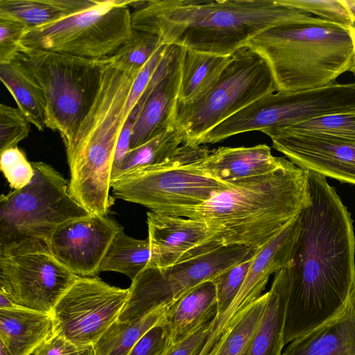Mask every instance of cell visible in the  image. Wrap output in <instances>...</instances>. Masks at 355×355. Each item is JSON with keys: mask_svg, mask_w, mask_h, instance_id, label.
I'll list each match as a JSON object with an SVG mask.
<instances>
[{"mask_svg": "<svg viewBox=\"0 0 355 355\" xmlns=\"http://www.w3.org/2000/svg\"><path fill=\"white\" fill-rule=\"evenodd\" d=\"M31 163V182L0 197V255L50 253L59 227L92 214L71 196L62 175L44 162Z\"/></svg>", "mask_w": 355, "mask_h": 355, "instance_id": "obj_6", "label": "cell"}, {"mask_svg": "<svg viewBox=\"0 0 355 355\" xmlns=\"http://www.w3.org/2000/svg\"><path fill=\"white\" fill-rule=\"evenodd\" d=\"M0 355H13L9 349L0 341Z\"/></svg>", "mask_w": 355, "mask_h": 355, "instance_id": "obj_45", "label": "cell"}, {"mask_svg": "<svg viewBox=\"0 0 355 355\" xmlns=\"http://www.w3.org/2000/svg\"><path fill=\"white\" fill-rule=\"evenodd\" d=\"M257 252L243 245H224L168 268L147 266L132 281L128 298L117 320L134 322L159 308L170 306L193 287L211 280Z\"/></svg>", "mask_w": 355, "mask_h": 355, "instance_id": "obj_11", "label": "cell"}, {"mask_svg": "<svg viewBox=\"0 0 355 355\" xmlns=\"http://www.w3.org/2000/svg\"><path fill=\"white\" fill-rule=\"evenodd\" d=\"M171 345L168 331L164 319L139 340L129 355H164Z\"/></svg>", "mask_w": 355, "mask_h": 355, "instance_id": "obj_38", "label": "cell"}, {"mask_svg": "<svg viewBox=\"0 0 355 355\" xmlns=\"http://www.w3.org/2000/svg\"><path fill=\"white\" fill-rule=\"evenodd\" d=\"M213 352H211V354L209 355H212Z\"/></svg>", "mask_w": 355, "mask_h": 355, "instance_id": "obj_46", "label": "cell"}, {"mask_svg": "<svg viewBox=\"0 0 355 355\" xmlns=\"http://www.w3.org/2000/svg\"><path fill=\"white\" fill-rule=\"evenodd\" d=\"M185 49L167 46L141 98L129 116L134 121L130 149L139 146L173 125Z\"/></svg>", "mask_w": 355, "mask_h": 355, "instance_id": "obj_17", "label": "cell"}, {"mask_svg": "<svg viewBox=\"0 0 355 355\" xmlns=\"http://www.w3.org/2000/svg\"><path fill=\"white\" fill-rule=\"evenodd\" d=\"M162 45L141 69L111 58L101 70L98 90L72 143L65 148L69 191L90 214L107 216L116 146L123 126L162 60Z\"/></svg>", "mask_w": 355, "mask_h": 355, "instance_id": "obj_2", "label": "cell"}, {"mask_svg": "<svg viewBox=\"0 0 355 355\" xmlns=\"http://www.w3.org/2000/svg\"><path fill=\"white\" fill-rule=\"evenodd\" d=\"M253 257L222 272L211 280L216 290L217 315L215 323L236 298L245 281Z\"/></svg>", "mask_w": 355, "mask_h": 355, "instance_id": "obj_33", "label": "cell"}, {"mask_svg": "<svg viewBox=\"0 0 355 355\" xmlns=\"http://www.w3.org/2000/svg\"><path fill=\"white\" fill-rule=\"evenodd\" d=\"M0 168L11 189L25 187L34 176V169L24 153L17 146L0 152Z\"/></svg>", "mask_w": 355, "mask_h": 355, "instance_id": "obj_35", "label": "cell"}, {"mask_svg": "<svg viewBox=\"0 0 355 355\" xmlns=\"http://www.w3.org/2000/svg\"><path fill=\"white\" fill-rule=\"evenodd\" d=\"M349 29H350L351 35H352V38L354 53H353L352 67L349 71L352 72L355 76V17H354V23L352 25V26L349 28Z\"/></svg>", "mask_w": 355, "mask_h": 355, "instance_id": "obj_43", "label": "cell"}, {"mask_svg": "<svg viewBox=\"0 0 355 355\" xmlns=\"http://www.w3.org/2000/svg\"><path fill=\"white\" fill-rule=\"evenodd\" d=\"M33 355H95L93 345L78 346L52 334Z\"/></svg>", "mask_w": 355, "mask_h": 355, "instance_id": "obj_40", "label": "cell"}, {"mask_svg": "<svg viewBox=\"0 0 355 355\" xmlns=\"http://www.w3.org/2000/svg\"><path fill=\"white\" fill-rule=\"evenodd\" d=\"M313 17L279 0H152L135 9L132 24L164 45L231 56L268 29Z\"/></svg>", "mask_w": 355, "mask_h": 355, "instance_id": "obj_3", "label": "cell"}, {"mask_svg": "<svg viewBox=\"0 0 355 355\" xmlns=\"http://www.w3.org/2000/svg\"><path fill=\"white\" fill-rule=\"evenodd\" d=\"M96 2V0H0V16L19 21L28 31L79 12Z\"/></svg>", "mask_w": 355, "mask_h": 355, "instance_id": "obj_26", "label": "cell"}, {"mask_svg": "<svg viewBox=\"0 0 355 355\" xmlns=\"http://www.w3.org/2000/svg\"><path fill=\"white\" fill-rule=\"evenodd\" d=\"M17 306L9 297L0 293V309H12Z\"/></svg>", "mask_w": 355, "mask_h": 355, "instance_id": "obj_42", "label": "cell"}, {"mask_svg": "<svg viewBox=\"0 0 355 355\" xmlns=\"http://www.w3.org/2000/svg\"><path fill=\"white\" fill-rule=\"evenodd\" d=\"M272 147L302 169L355 185V141L264 129Z\"/></svg>", "mask_w": 355, "mask_h": 355, "instance_id": "obj_16", "label": "cell"}, {"mask_svg": "<svg viewBox=\"0 0 355 355\" xmlns=\"http://www.w3.org/2000/svg\"><path fill=\"white\" fill-rule=\"evenodd\" d=\"M285 157H275L266 144L251 147H220L193 163L209 178L232 182L270 173L282 165Z\"/></svg>", "mask_w": 355, "mask_h": 355, "instance_id": "obj_19", "label": "cell"}, {"mask_svg": "<svg viewBox=\"0 0 355 355\" xmlns=\"http://www.w3.org/2000/svg\"><path fill=\"white\" fill-rule=\"evenodd\" d=\"M129 288L96 277H78L53 307V334L78 346L94 345L117 320Z\"/></svg>", "mask_w": 355, "mask_h": 355, "instance_id": "obj_12", "label": "cell"}, {"mask_svg": "<svg viewBox=\"0 0 355 355\" xmlns=\"http://www.w3.org/2000/svg\"><path fill=\"white\" fill-rule=\"evenodd\" d=\"M26 31L19 21L0 16V64L16 58L22 48L21 40Z\"/></svg>", "mask_w": 355, "mask_h": 355, "instance_id": "obj_37", "label": "cell"}, {"mask_svg": "<svg viewBox=\"0 0 355 355\" xmlns=\"http://www.w3.org/2000/svg\"><path fill=\"white\" fill-rule=\"evenodd\" d=\"M31 69L46 103V128L73 141L96 96L105 60H91L22 46L17 55Z\"/></svg>", "mask_w": 355, "mask_h": 355, "instance_id": "obj_9", "label": "cell"}, {"mask_svg": "<svg viewBox=\"0 0 355 355\" xmlns=\"http://www.w3.org/2000/svg\"><path fill=\"white\" fill-rule=\"evenodd\" d=\"M168 308H159L134 322L116 320L93 345L95 355H129L139 340L164 319Z\"/></svg>", "mask_w": 355, "mask_h": 355, "instance_id": "obj_28", "label": "cell"}, {"mask_svg": "<svg viewBox=\"0 0 355 355\" xmlns=\"http://www.w3.org/2000/svg\"><path fill=\"white\" fill-rule=\"evenodd\" d=\"M122 227L115 220L91 214L69 221L53 234L51 254L78 277H96L113 239Z\"/></svg>", "mask_w": 355, "mask_h": 355, "instance_id": "obj_15", "label": "cell"}, {"mask_svg": "<svg viewBox=\"0 0 355 355\" xmlns=\"http://www.w3.org/2000/svg\"><path fill=\"white\" fill-rule=\"evenodd\" d=\"M150 259L147 266L166 268L224 246L202 221L147 213Z\"/></svg>", "mask_w": 355, "mask_h": 355, "instance_id": "obj_18", "label": "cell"}, {"mask_svg": "<svg viewBox=\"0 0 355 355\" xmlns=\"http://www.w3.org/2000/svg\"><path fill=\"white\" fill-rule=\"evenodd\" d=\"M209 152L203 145L182 144L168 161L134 170L112 182V193L150 211L181 216L232 184L209 178L193 166Z\"/></svg>", "mask_w": 355, "mask_h": 355, "instance_id": "obj_7", "label": "cell"}, {"mask_svg": "<svg viewBox=\"0 0 355 355\" xmlns=\"http://www.w3.org/2000/svg\"><path fill=\"white\" fill-rule=\"evenodd\" d=\"M311 203L308 171L286 159L270 173L232 182L181 216L204 222L223 245L258 250Z\"/></svg>", "mask_w": 355, "mask_h": 355, "instance_id": "obj_4", "label": "cell"}, {"mask_svg": "<svg viewBox=\"0 0 355 355\" xmlns=\"http://www.w3.org/2000/svg\"><path fill=\"white\" fill-rule=\"evenodd\" d=\"M131 1H97L79 12L26 31L21 45L86 59L110 58L134 35Z\"/></svg>", "mask_w": 355, "mask_h": 355, "instance_id": "obj_10", "label": "cell"}, {"mask_svg": "<svg viewBox=\"0 0 355 355\" xmlns=\"http://www.w3.org/2000/svg\"><path fill=\"white\" fill-rule=\"evenodd\" d=\"M349 355H355V354H349Z\"/></svg>", "mask_w": 355, "mask_h": 355, "instance_id": "obj_47", "label": "cell"}, {"mask_svg": "<svg viewBox=\"0 0 355 355\" xmlns=\"http://www.w3.org/2000/svg\"><path fill=\"white\" fill-rule=\"evenodd\" d=\"M308 175L311 203L300 214L291 262L275 273L287 289L285 345L337 315L355 288L351 214L325 177Z\"/></svg>", "mask_w": 355, "mask_h": 355, "instance_id": "obj_1", "label": "cell"}, {"mask_svg": "<svg viewBox=\"0 0 355 355\" xmlns=\"http://www.w3.org/2000/svg\"><path fill=\"white\" fill-rule=\"evenodd\" d=\"M78 277L50 253L0 255V293L30 309L51 315Z\"/></svg>", "mask_w": 355, "mask_h": 355, "instance_id": "obj_13", "label": "cell"}, {"mask_svg": "<svg viewBox=\"0 0 355 355\" xmlns=\"http://www.w3.org/2000/svg\"><path fill=\"white\" fill-rule=\"evenodd\" d=\"M274 128L295 134L355 141V112L326 115L291 125Z\"/></svg>", "mask_w": 355, "mask_h": 355, "instance_id": "obj_31", "label": "cell"}, {"mask_svg": "<svg viewBox=\"0 0 355 355\" xmlns=\"http://www.w3.org/2000/svg\"><path fill=\"white\" fill-rule=\"evenodd\" d=\"M183 144L175 126L156 135L145 144L131 148L124 160L112 175L111 183L134 170L164 163L171 159Z\"/></svg>", "mask_w": 355, "mask_h": 355, "instance_id": "obj_29", "label": "cell"}, {"mask_svg": "<svg viewBox=\"0 0 355 355\" xmlns=\"http://www.w3.org/2000/svg\"><path fill=\"white\" fill-rule=\"evenodd\" d=\"M277 92L266 60L248 46L231 55L218 80L202 98L178 104L173 125L183 144L199 146L202 137L216 125L261 97Z\"/></svg>", "mask_w": 355, "mask_h": 355, "instance_id": "obj_8", "label": "cell"}, {"mask_svg": "<svg viewBox=\"0 0 355 355\" xmlns=\"http://www.w3.org/2000/svg\"><path fill=\"white\" fill-rule=\"evenodd\" d=\"M355 354V288L334 318L288 343L282 355Z\"/></svg>", "mask_w": 355, "mask_h": 355, "instance_id": "obj_20", "label": "cell"}, {"mask_svg": "<svg viewBox=\"0 0 355 355\" xmlns=\"http://www.w3.org/2000/svg\"><path fill=\"white\" fill-rule=\"evenodd\" d=\"M261 321L245 355H282L285 345L284 329L287 289L275 275Z\"/></svg>", "mask_w": 355, "mask_h": 355, "instance_id": "obj_25", "label": "cell"}, {"mask_svg": "<svg viewBox=\"0 0 355 355\" xmlns=\"http://www.w3.org/2000/svg\"><path fill=\"white\" fill-rule=\"evenodd\" d=\"M30 132V123L18 109L0 105V152L12 147L26 138Z\"/></svg>", "mask_w": 355, "mask_h": 355, "instance_id": "obj_36", "label": "cell"}, {"mask_svg": "<svg viewBox=\"0 0 355 355\" xmlns=\"http://www.w3.org/2000/svg\"><path fill=\"white\" fill-rule=\"evenodd\" d=\"M214 324L215 318L205 322L183 338L171 345L164 355H200Z\"/></svg>", "mask_w": 355, "mask_h": 355, "instance_id": "obj_39", "label": "cell"}, {"mask_svg": "<svg viewBox=\"0 0 355 355\" xmlns=\"http://www.w3.org/2000/svg\"><path fill=\"white\" fill-rule=\"evenodd\" d=\"M150 259L149 240L127 235L122 227L111 242L100 266V271H112L128 276L133 281L148 265Z\"/></svg>", "mask_w": 355, "mask_h": 355, "instance_id": "obj_27", "label": "cell"}, {"mask_svg": "<svg viewBox=\"0 0 355 355\" xmlns=\"http://www.w3.org/2000/svg\"><path fill=\"white\" fill-rule=\"evenodd\" d=\"M301 231L300 214L288 223L254 255L245 281L234 302L213 327L206 347L211 349L263 294L270 276L288 266L293 259Z\"/></svg>", "mask_w": 355, "mask_h": 355, "instance_id": "obj_14", "label": "cell"}, {"mask_svg": "<svg viewBox=\"0 0 355 355\" xmlns=\"http://www.w3.org/2000/svg\"><path fill=\"white\" fill-rule=\"evenodd\" d=\"M162 45L157 35L135 31L132 39L110 58L126 67L141 69Z\"/></svg>", "mask_w": 355, "mask_h": 355, "instance_id": "obj_32", "label": "cell"}, {"mask_svg": "<svg viewBox=\"0 0 355 355\" xmlns=\"http://www.w3.org/2000/svg\"><path fill=\"white\" fill-rule=\"evenodd\" d=\"M134 123L135 122L128 118L121 132L116 146L112 175L117 170L130 150V139Z\"/></svg>", "mask_w": 355, "mask_h": 355, "instance_id": "obj_41", "label": "cell"}, {"mask_svg": "<svg viewBox=\"0 0 355 355\" xmlns=\"http://www.w3.org/2000/svg\"><path fill=\"white\" fill-rule=\"evenodd\" d=\"M230 58L185 49L177 103L191 104L205 96L218 80Z\"/></svg>", "mask_w": 355, "mask_h": 355, "instance_id": "obj_24", "label": "cell"}, {"mask_svg": "<svg viewBox=\"0 0 355 355\" xmlns=\"http://www.w3.org/2000/svg\"><path fill=\"white\" fill-rule=\"evenodd\" d=\"M217 315L214 284L205 281L193 287L168 306L164 322L171 345Z\"/></svg>", "mask_w": 355, "mask_h": 355, "instance_id": "obj_22", "label": "cell"}, {"mask_svg": "<svg viewBox=\"0 0 355 355\" xmlns=\"http://www.w3.org/2000/svg\"><path fill=\"white\" fill-rule=\"evenodd\" d=\"M268 292L253 302L219 339L212 355H245L261 321Z\"/></svg>", "mask_w": 355, "mask_h": 355, "instance_id": "obj_30", "label": "cell"}, {"mask_svg": "<svg viewBox=\"0 0 355 355\" xmlns=\"http://www.w3.org/2000/svg\"><path fill=\"white\" fill-rule=\"evenodd\" d=\"M52 334L50 314L19 305L0 309V341L13 355H33Z\"/></svg>", "mask_w": 355, "mask_h": 355, "instance_id": "obj_21", "label": "cell"}, {"mask_svg": "<svg viewBox=\"0 0 355 355\" xmlns=\"http://www.w3.org/2000/svg\"><path fill=\"white\" fill-rule=\"evenodd\" d=\"M282 3L318 17L350 28L354 17L344 0H279Z\"/></svg>", "mask_w": 355, "mask_h": 355, "instance_id": "obj_34", "label": "cell"}, {"mask_svg": "<svg viewBox=\"0 0 355 355\" xmlns=\"http://www.w3.org/2000/svg\"><path fill=\"white\" fill-rule=\"evenodd\" d=\"M346 6L355 17V0H344Z\"/></svg>", "mask_w": 355, "mask_h": 355, "instance_id": "obj_44", "label": "cell"}, {"mask_svg": "<svg viewBox=\"0 0 355 355\" xmlns=\"http://www.w3.org/2000/svg\"><path fill=\"white\" fill-rule=\"evenodd\" d=\"M272 71L279 92H297L336 82L349 71L353 58L350 29L313 17L265 31L248 45Z\"/></svg>", "mask_w": 355, "mask_h": 355, "instance_id": "obj_5", "label": "cell"}, {"mask_svg": "<svg viewBox=\"0 0 355 355\" xmlns=\"http://www.w3.org/2000/svg\"><path fill=\"white\" fill-rule=\"evenodd\" d=\"M0 78L28 122L43 131L46 122V98L28 66L16 57L8 63L0 64Z\"/></svg>", "mask_w": 355, "mask_h": 355, "instance_id": "obj_23", "label": "cell"}]
</instances>
